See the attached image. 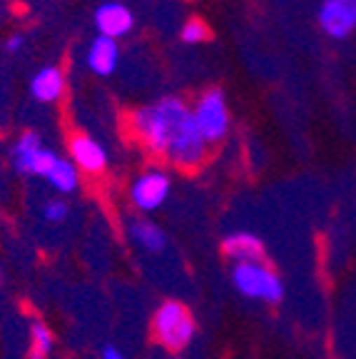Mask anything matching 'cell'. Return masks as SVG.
Instances as JSON below:
<instances>
[{
	"instance_id": "obj_21",
	"label": "cell",
	"mask_w": 356,
	"mask_h": 359,
	"mask_svg": "<svg viewBox=\"0 0 356 359\" xmlns=\"http://www.w3.org/2000/svg\"><path fill=\"white\" fill-rule=\"evenodd\" d=\"M174 359H182V357H174Z\"/></svg>"
},
{
	"instance_id": "obj_3",
	"label": "cell",
	"mask_w": 356,
	"mask_h": 359,
	"mask_svg": "<svg viewBox=\"0 0 356 359\" xmlns=\"http://www.w3.org/2000/svg\"><path fill=\"white\" fill-rule=\"evenodd\" d=\"M232 285L247 299H259L267 304H279L284 299L282 277L267 262H242L232 267Z\"/></svg>"
},
{
	"instance_id": "obj_16",
	"label": "cell",
	"mask_w": 356,
	"mask_h": 359,
	"mask_svg": "<svg viewBox=\"0 0 356 359\" xmlns=\"http://www.w3.org/2000/svg\"><path fill=\"white\" fill-rule=\"evenodd\" d=\"M179 38H182L187 45L205 43V40L210 38V28H207V22L202 20V18H189V20L182 25V33H179Z\"/></svg>"
},
{
	"instance_id": "obj_11",
	"label": "cell",
	"mask_w": 356,
	"mask_h": 359,
	"mask_svg": "<svg viewBox=\"0 0 356 359\" xmlns=\"http://www.w3.org/2000/svg\"><path fill=\"white\" fill-rule=\"evenodd\" d=\"M30 93L38 102H55L65 93V75L60 67L45 65L30 80Z\"/></svg>"
},
{
	"instance_id": "obj_6",
	"label": "cell",
	"mask_w": 356,
	"mask_h": 359,
	"mask_svg": "<svg viewBox=\"0 0 356 359\" xmlns=\"http://www.w3.org/2000/svg\"><path fill=\"white\" fill-rule=\"evenodd\" d=\"M317 20L329 38H349L356 28V0H324Z\"/></svg>"
},
{
	"instance_id": "obj_7",
	"label": "cell",
	"mask_w": 356,
	"mask_h": 359,
	"mask_svg": "<svg viewBox=\"0 0 356 359\" xmlns=\"http://www.w3.org/2000/svg\"><path fill=\"white\" fill-rule=\"evenodd\" d=\"M95 25H97V33L100 35L117 40V38H125V35L132 30L135 15L123 3L107 0V3H102V6L95 11Z\"/></svg>"
},
{
	"instance_id": "obj_13",
	"label": "cell",
	"mask_w": 356,
	"mask_h": 359,
	"mask_svg": "<svg viewBox=\"0 0 356 359\" xmlns=\"http://www.w3.org/2000/svg\"><path fill=\"white\" fill-rule=\"evenodd\" d=\"M43 150V142L35 133H25L18 137V142L13 145V168L20 175H33V165L38 152Z\"/></svg>"
},
{
	"instance_id": "obj_5",
	"label": "cell",
	"mask_w": 356,
	"mask_h": 359,
	"mask_svg": "<svg viewBox=\"0 0 356 359\" xmlns=\"http://www.w3.org/2000/svg\"><path fill=\"white\" fill-rule=\"evenodd\" d=\"M170 190H172L170 175L160 168H152L135 177V182L130 185V200L139 212H155L167 202Z\"/></svg>"
},
{
	"instance_id": "obj_8",
	"label": "cell",
	"mask_w": 356,
	"mask_h": 359,
	"mask_svg": "<svg viewBox=\"0 0 356 359\" xmlns=\"http://www.w3.org/2000/svg\"><path fill=\"white\" fill-rule=\"evenodd\" d=\"M70 157L75 168H80L88 175H100L107 168V152L97 140L88 135H75L70 137Z\"/></svg>"
},
{
	"instance_id": "obj_12",
	"label": "cell",
	"mask_w": 356,
	"mask_h": 359,
	"mask_svg": "<svg viewBox=\"0 0 356 359\" xmlns=\"http://www.w3.org/2000/svg\"><path fill=\"white\" fill-rule=\"evenodd\" d=\"M128 235L132 237V242L139 247V250H145L150 255L162 252L165 247H167V235L162 230L160 224L150 222V219H132L128 224Z\"/></svg>"
},
{
	"instance_id": "obj_17",
	"label": "cell",
	"mask_w": 356,
	"mask_h": 359,
	"mask_svg": "<svg viewBox=\"0 0 356 359\" xmlns=\"http://www.w3.org/2000/svg\"><path fill=\"white\" fill-rule=\"evenodd\" d=\"M57 160H60V157H57V152H53V150H48V147H43V150L38 152V157H35L33 175H38V177H48V175H50V170L55 168Z\"/></svg>"
},
{
	"instance_id": "obj_20",
	"label": "cell",
	"mask_w": 356,
	"mask_h": 359,
	"mask_svg": "<svg viewBox=\"0 0 356 359\" xmlns=\"http://www.w3.org/2000/svg\"><path fill=\"white\" fill-rule=\"evenodd\" d=\"M22 48V38L20 35H11V38L6 40V50L8 53H18Z\"/></svg>"
},
{
	"instance_id": "obj_1",
	"label": "cell",
	"mask_w": 356,
	"mask_h": 359,
	"mask_svg": "<svg viewBox=\"0 0 356 359\" xmlns=\"http://www.w3.org/2000/svg\"><path fill=\"white\" fill-rule=\"evenodd\" d=\"M192 118V107L182 97H162L152 105H142L130 115V130L152 155L167 152L174 135Z\"/></svg>"
},
{
	"instance_id": "obj_18",
	"label": "cell",
	"mask_w": 356,
	"mask_h": 359,
	"mask_svg": "<svg viewBox=\"0 0 356 359\" xmlns=\"http://www.w3.org/2000/svg\"><path fill=\"white\" fill-rule=\"evenodd\" d=\"M67 202L65 200H60V197H55V200H48L45 202V208H43V217L48 219V222H53V224H57V222H62V219L67 217Z\"/></svg>"
},
{
	"instance_id": "obj_19",
	"label": "cell",
	"mask_w": 356,
	"mask_h": 359,
	"mask_svg": "<svg viewBox=\"0 0 356 359\" xmlns=\"http://www.w3.org/2000/svg\"><path fill=\"white\" fill-rule=\"evenodd\" d=\"M100 357L102 359H125L123 349H117L115 344H105V347L100 349Z\"/></svg>"
},
{
	"instance_id": "obj_15",
	"label": "cell",
	"mask_w": 356,
	"mask_h": 359,
	"mask_svg": "<svg viewBox=\"0 0 356 359\" xmlns=\"http://www.w3.org/2000/svg\"><path fill=\"white\" fill-rule=\"evenodd\" d=\"M30 337H33V354H40L45 359L55 349V334H53L50 327L45 325V322L35 320L33 327H30Z\"/></svg>"
},
{
	"instance_id": "obj_9",
	"label": "cell",
	"mask_w": 356,
	"mask_h": 359,
	"mask_svg": "<svg viewBox=\"0 0 356 359\" xmlns=\"http://www.w3.org/2000/svg\"><path fill=\"white\" fill-rule=\"evenodd\" d=\"M222 252L234 264L242 262H262L264 259V242L252 232H232L222 240Z\"/></svg>"
},
{
	"instance_id": "obj_14",
	"label": "cell",
	"mask_w": 356,
	"mask_h": 359,
	"mask_svg": "<svg viewBox=\"0 0 356 359\" xmlns=\"http://www.w3.org/2000/svg\"><path fill=\"white\" fill-rule=\"evenodd\" d=\"M45 180L50 182L55 192H60V195H70V192H75L80 185V170L75 168L73 160L60 157V160L55 163V168L50 170V175H48Z\"/></svg>"
},
{
	"instance_id": "obj_2",
	"label": "cell",
	"mask_w": 356,
	"mask_h": 359,
	"mask_svg": "<svg viewBox=\"0 0 356 359\" xmlns=\"http://www.w3.org/2000/svg\"><path fill=\"white\" fill-rule=\"evenodd\" d=\"M152 334L165 349L179 354L192 344V339L197 334L195 317L182 302L165 299L155 309V317H152Z\"/></svg>"
},
{
	"instance_id": "obj_4",
	"label": "cell",
	"mask_w": 356,
	"mask_h": 359,
	"mask_svg": "<svg viewBox=\"0 0 356 359\" xmlns=\"http://www.w3.org/2000/svg\"><path fill=\"white\" fill-rule=\"evenodd\" d=\"M192 115L207 145H219L229 133V107L219 88L205 90L192 105Z\"/></svg>"
},
{
	"instance_id": "obj_10",
	"label": "cell",
	"mask_w": 356,
	"mask_h": 359,
	"mask_svg": "<svg viewBox=\"0 0 356 359\" xmlns=\"http://www.w3.org/2000/svg\"><path fill=\"white\" fill-rule=\"evenodd\" d=\"M85 62H88L90 70H93L95 75H100V78L112 75L117 70V62H120V45H117V40L97 35V38L90 43Z\"/></svg>"
}]
</instances>
